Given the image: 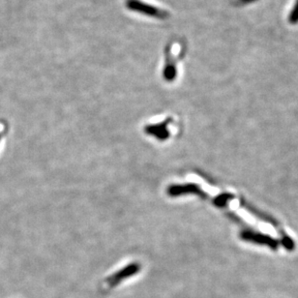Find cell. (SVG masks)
Wrapping results in <instances>:
<instances>
[{
  "mask_svg": "<svg viewBox=\"0 0 298 298\" xmlns=\"http://www.w3.org/2000/svg\"><path fill=\"white\" fill-rule=\"evenodd\" d=\"M129 7L132 10H136L137 12H141L145 15H149V16H153V17H161L164 16V13L162 11L158 10L157 8H154L150 5H146L144 4L143 2L140 1H136V0H131L129 2Z\"/></svg>",
  "mask_w": 298,
  "mask_h": 298,
  "instance_id": "1",
  "label": "cell"
},
{
  "mask_svg": "<svg viewBox=\"0 0 298 298\" xmlns=\"http://www.w3.org/2000/svg\"><path fill=\"white\" fill-rule=\"evenodd\" d=\"M289 21L290 24L295 25L298 23V0H295V3L293 7L290 11V16H289Z\"/></svg>",
  "mask_w": 298,
  "mask_h": 298,
  "instance_id": "2",
  "label": "cell"
},
{
  "mask_svg": "<svg viewBox=\"0 0 298 298\" xmlns=\"http://www.w3.org/2000/svg\"><path fill=\"white\" fill-rule=\"evenodd\" d=\"M0 137H1V136H0Z\"/></svg>",
  "mask_w": 298,
  "mask_h": 298,
  "instance_id": "3",
  "label": "cell"
}]
</instances>
